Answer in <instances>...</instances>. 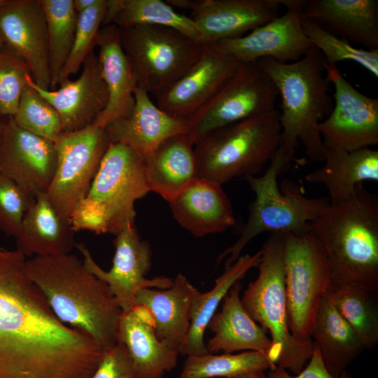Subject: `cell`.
Here are the masks:
<instances>
[{
	"label": "cell",
	"mask_w": 378,
	"mask_h": 378,
	"mask_svg": "<svg viewBox=\"0 0 378 378\" xmlns=\"http://www.w3.org/2000/svg\"><path fill=\"white\" fill-rule=\"evenodd\" d=\"M280 135L276 109L212 131L195 144L197 177L223 185L255 176L275 155Z\"/></svg>",
	"instance_id": "cell-8"
},
{
	"label": "cell",
	"mask_w": 378,
	"mask_h": 378,
	"mask_svg": "<svg viewBox=\"0 0 378 378\" xmlns=\"http://www.w3.org/2000/svg\"><path fill=\"white\" fill-rule=\"evenodd\" d=\"M12 118L21 128L53 142L63 133L62 120L57 111L27 84Z\"/></svg>",
	"instance_id": "cell-38"
},
{
	"label": "cell",
	"mask_w": 378,
	"mask_h": 378,
	"mask_svg": "<svg viewBox=\"0 0 378 378\" xmlns=\"http://www.w3.org/2000/svg\"><path fill=\"white\" fill-rule=\"evenodd\" d=\"M110 143L105 130L94 125L63 132L55 142L57 165L46 195L62 216L69 219L87 194Z\"/></svg>",
	"instance_id": "cell-12"
},
{
	"label": "cell",
	"mask_w": 378,
	"mask_h": 378,
	"mask_svg": "<svg viewBox=\"0 0 378 378\" xmlns=\"http://www.w3.org/2000/svg\"><path fill=\"white\" fill-rule=\"evenodd\" d=\"M118 29L137 86L154 96L181 77L203 47L167 27L142 24Z\"/></svg>",
	"instance_id": "cell-9"
},
{
	"label": "cell",
	"mask_w": 378,
	"mask_h": 378,
	"mask_svg": "<svg viewBox=\"0 0 378 378\" xmlns=\"http://www.w3.org/2000/svg\"><path fill=\"white\" fill-rule=\"evenodd\" d=\"M150 192L144 156L118 143H110L85 196L69 220L75 232L116 235L135 224V202Z\"/></svg>",
	"instance_id": "cell-5"
},
{
	"label": "cell",
	"mask_w": 378,
	"mask_h": 378,
	"mask_svg": "<svg viewBox=\"0 0 378 378\" xmlns=\"http://www.w3.org/2000/svg\"><path fill=\"white\" fill-rule=\"evenodd\" d=\"M331 274V284L378 289V198L363 183L348 199L329 203L311 223Z\"/></svg>",
	"instance_id": "cell-4"
},
{
	"label": "cell",
	"mask_w": 378,
	"mask_h": 378,
	"mask_svg": "<svg viewBox=\"0 0 378 378\" xmlns=\"http://www.w3.org/2000/svg\"><path fill=\"white\" fill-rule=\"evenodd\" d=\"M281 0H202L189 18L202 45L245 35L278 17Z\"/></svg>",
	"instance_id": "cell-20"
},
{
	"label": "cell",
	"mask_w": 378,
	"mask_h": 378,
	"mask_svg": "<svg viewBox=\"0 0 378 378\" xmlns=\"http://www.w3.org/2000/svg\"><path fill=\"white\" fill-rule=\"evenodd\" d=\"M25 271L61 322L104 349L117 343L122 310L108 285L83 260L71 253L36 256L26 260Z\"/></svg>",
	"instance_id": "cell-2"
},
{
	"label": "cell",
	"mask_w": 378,
	"mask_h": 378,
	"mask_svg": "<svg viewBox=\"0 0 378 378\" xmlns=\"http://www.w3.org/2000/svg\"><path fill=\"white\" fill-rule=\"evenodd\" d=\"M111 24L118 27L142 24L167 27L201 43L191 19L162 0H106L102 26Z\"/></svg>",
	"instance_id": "cell-33"
},
{
	"label": "cell",
	"mask_w": 378,
	"mask_h": 378,
	"mask_svg": "<svg viewBox=\"0 0 378 378\" xmlns=\"http://www.w3.org/2000/svg\"><path fill=\"white\" fill-rule=\"evenodd\" d=\"M284 233L272 232L263 243L258 277L241 298L252 318L269 331L272 348L270 359L278 367L298 374L310 359L311 340L295 337L288 327L284 268Z\"/></svg>",
	"instance_id": "cell-6"
},
{
	"label": "cell",
	"mask_w": 378,
	"mask_h": 378,
	"mask_svg": "<svg viewBox=\"0 0 378 378\" xmlns=\"http://www.w3.org/2000/svg\"><path fill=\"white\" fill-rule=\"evenodd\" d=\"M10 116H6L0 113V138L6 128Z\"/></svg>",
	"instance_id": "cell-47"
},
{
	"label": "cell",
	"mask_w": 378,
	"mask_h": 378,
	"mask_svg": "<svg viewBox=\"0 0 378 378\" xmlns=\"http://www.w3.org/2000/svg\"><path fill=\"white\" fill-rule=\"evenodd\" d=\"M202 1V0H165V1L173 8H176L181 10H190V13L200 6Z\"/></svg>",
	"instance_id": "cell-44"
},
{
	"label": "cell",
	"mask_w": 378,
	"mask_h": 378,
	"mask_svg": "<svg viewBox=\"0 0 378 378\" xmlns=\"http://www.w3.org/2000/svg\"><path fill=\"white\" fill-rule=\"evenodd\" d=\"M267 378H352L345 370L339 377L332 375L326 369L318 351L314 349L309 363L298 374L291 375L285 369L276 366L270 370Z\"/></svg>",
	"instance_id": "cell-43"
},
{
	"label": "cell",
	"mask_w": 378,
	"mask_h": 378,
	"mask_svg": "<svg viewBox=\"0 0 378 378\" xmlns=\"http://www.w3.org/2000/svg\"><path fill=\"white\" fill-rule=\"evenodd\" d=\"M302 27L313 47L322 54L326 64L336 65L339 62L351 61L378 78V50L354 47L311 20H302Z\"/></svg>",
	"instance_id": "cell-37"
},
{
	"label": "cell",
	"mask_w": 378,
	"mask_h": 378,
	"mask_svg": "<svg viewBox=\"0 0 378 378\" xmlns=\"http://www.w3.org/2000/svg\"><path fill=\"white\" fill-rule=\"evenodd\" d=\"M327 295L365 349L378 343L377 291L352 284H331Z\"/></svg>",
	"instance_id": "cell-34"
},
{
	"label": "cell",
	"mask_w": 378,
	"mask_h": 378,
	"mask_svg": "<svg viewBox=\"0 0 378 378\" xmlns=\"http://www.w3.org/2000/svg\"><path fill=\"white\" fill-rule=\"evenodd\" d=\"M278 90L256 62L243 64L188 120L195 144L224 126L275 110Z\"/></svg>",
	"instance_id": "cell-11"
},
{
	"label": "cell",
	"mask_w": 378,
	"mask_h": 378,
	"mask_svg": "<svg viewBox=\"0 0 378 378\" xmlns=\"http://www.w3.org/2000/svg\"><path fill=\"white\" fill-rule=\"evenodd\" d=\"M199 292L185 275L178 273L168 288L140 290L135 305L148 311L160 341L178 351L188 335L192 302Z\"/></svg>",
	"instance_id": "cell-23"
},
{
	"label": "cell",
	"mask_w": 378,
	"mask_h": 378,
	"mask_svg": "<svg viewBox=\"0 0 378 378\" xmlns=\"http://www.w3.org/2000/svg\"><path fill=\"white\" fill-rule=\"evenodd\" d=\"M169 204L176 222L197 237L223 232L235 224L222 185L205 178H196Z\"/></svg>",
	"instance_id": "cell-22"
},
{
	"label": "cell",
	"mask_w": 378,
	"mask_h": 378,
	"mask_svg": "<svg viewBox=\"0 0 378 378\" xmlns=\"http://www.w3.org/2000/svg\"><path fill=\"white\" fill-rule=\"evenodd\" d=\"M255 62L270 78L281 98L277 151L292 162H298L295 153L300 142L309 160L323 162V142L318 126L329 115L333 104L322 54L312 47L295 62L263 58Z\"/></svg>",
	"instance_id": "cell-3"
},
{
	"label": "cell",
	"mask_w": 378,
	"mask_h": 378,
	"mask_svg": "<svg viewBox=\"0 0 378 378\" xmlns=\"http://www.w3.org/2000/svg\"><path fill=\"white\" fill-rule=\"evenodd\" d=\"M233 378H267V377L264 374L263 372H255L242 374Z\"/></svg>",
	"instance_id": "cell-46"
},
{
	"label": "cell",
	"mask_w": 378,
	"mask_h": 378,
	"mask_svg": "<svg viewBox=\"0 0 378 378\" xmlns=\"http://www.w3.org/2000/svg\"><path fill=\"white\" fill-rule=\"evenodd\" d=\"M31 75L26 62L6 46L0 50V113L13 116Z\"/></svg>",
	"instance_id": "cell-40"
},
{
	"label": "cell",
	"mask_w": 378,
	"mask_h": 378,
	"mask_svg": "<svg viewBox=\"0 0 378 378\" xmlns=\"http://www.w3.org/2000/svg\"><path fill=\"white\" fill-rule=\"evenodd\" d=\"M39 1L47 24L51 88H55L71 50L78 14L73 0Z\"/></svg>",
	"instance_id": "cell-36"
},
{
	"label": "cell",
	"mask_w": 378,
	"mask_h": 378,
	"mask_svg": "<svg viewBox=\"0 0 378 378\" xmlns=\"http://www.w3.org/2000/svg\"><path fill=\"white\" fill-rule=\"evenodd\" d=\"M242 64L203 45L189 69L154 96L155 104L168 115L187 121Z\"/></svg>",
	"instance_id": "cell-18"
},
{
	"label": "cell",
	"mask_w": 378,
	"mask_h": 378,
	"mask_svg": "<svg viewBox=\"0 0 378 378\" xmlns=\"http://www.w3.org/2000/svg\"><path fill=\"white\" fill-rule=\"evenodd\" d=\"M91 378H136L132 360L122 343L117 342L104 349Z\"/></svg>",
	"instance_id": "cell-42"
},
{
	"label": "cell",
	"mask_w": 378,
	"mask_h": 378,
	"mask_svg": "<svg viewBox=\"0 0 378 378\" xmlns=\"http://www.w3.org/2000/svg\"><path fill=\"white\" fill-rule=\"evenodd\" d=\"M80 76L68 80L58 90H43L31 75L27 84L36 90L59 113L63 132H70L92 125L105 109L108 90L103 79L97 54L92 50L83 63Z\"/></svg>",
	"instance_id": "cell-19"
},
{
	"label": "cell",
	"mask_w": 378,
	"mask_h": 378,
	"mask_svg": "<svg viewBox=\"0 0 378 378\" xmlns=\"http://www.w3.org/2000/svg\"><path fill=\"white\" fill-rule=\"evenodd\" d=\"M291 165L276 152L262 176L245 178L255 193V200L239 237L218 255L217 265L225 258V267L232 265L248 242L265 232L295 234L311 232L312 221L330 202L328 197H306L302 187L289 180H284L280 189L277 176Z\"/></svg>",
	"instance_id": "cell-7"
},
{
	"label": "cell",
	"mask_w": 378,
	"mask_h": 378,
	"mask_svg": "<svg viewBox=\"0 0 378 378\" xmlns=\"http://www.w3.org/2000/svg\"><path fill=\"white\" fill-rule=\"evenodd\" d=\"M75 232L70 220L62 216L43 193L36 197L14 237L16 250L26 258L68 254L76 244Z\"/></svg>",
	"instance_id": "cell-29"
},
{
	"label": "cell",
	"mask_w": 378,
	"mask_h": 378,
	"mask_svg": "<svg viewBox=\"0 0 378 378\" xmlns=\"http://www.w3.org/2000/svg\"><path fill=\"white\" fill-rule=\"evenodd\" d=\"M115 236V253L108 271L98 265L85 244L77 243L75 246L83 255L87 269L108 285L122 312H127L135 306L136 295L140 290L168 288L173 279L146 277L151 267L152 252L149 243L141 239L135 224Z\"/></svg>",
	"instance_id": "cell-15"
},
{
	"label": "cell",
	"mask_w": 378,
	"mask_h": 378,
	"mask_svg": "<svg viewBox=\"0 0 378 378\" xmlns=\"http://www.w3.org/2000/svg\"><path fill=\"white\" fill-rule=\"evenodd\" d=\"M286 11L248 34L204 45L241 64L271 58L287 63L300 59L313 47L302 27L304 0H281Z\"/></svg>",
	"instance_id": "cell-13"
},
{
	"label": "cell",
	"mask_w": 378,
	"mask_h": 378,
	"mask_svg": "<svg viewBox=\"0 0 378 378\" xmlns=\"http://www.w3.org/2000/svg\"><path fill=\"white\" fill-rule=\"evenodd\" d=\"M144 174L150 191L168 202L197 177L195 143L188 133L162 141L144 156Z\"/></svg>",
	"instance_id": "cell-28"
},
{
	"label": "cell",
	"mask_w": 378,
	"mask_h": 378,
	"mask_svg": "<svg viewBox=\"0 0 378 378\" xmlns=\"http://www.w3.org/2000/svg\"><path fill=\"white\" fill-rule=\"evenodd\" d=\"M104 129L111 143L124 144L144 156L169 136L188 132L186 120L166 113L138 86L131 114L111 122Z\"/></svg>",
	"instance_id": "cell-21"
},
{
	"label": "cell",
	"mask_w": 378,
	"mask_h": 378,
	"mask_svg": "<svg viewBox=\"0 0 378 378\" xmlns=\"http://www.w3.org/2000/svg\"><path fill=\"white\" fill-rule=\"evenodd\" d=\"M6 47V43H5V41L4 40V38L0 32V50H2L3 48H4Z\"/></svg>",
	"instance_id": "cell-48"
},
{
	"label": "cell",
	"mask_w": 378,
	"mask_h": 378,
	"mask_svg": "<svg viewBox=\"0 0 378 378\" xmlns=\"http://www.w3.org/2000/svg\"><path fill=\"white\" fill-rule=\"evenodd\" d=\"M106 0H98L92 8L78 14L76 29L69 57L59 76L58 85L76 74L88 54L96 47L102 27Z\"/></svg>",
	"instance_id": "cell-39"
},
{
	"label": "cell",
	"mask_w": 378,
	"mask_h": 378,
	"mask_svg": "<svg viewBox=\"0 0 378 378\" xmlns=\"http://www.w3.org/2000/svg\"><path fill=\"white\" fill-rule=\"evenodd\" d=\"M323 147L324 164L306 175L305 180L323 185L330 204L348 199L356 186L365 181H378L377 150L364 148L346 151L325 142Z\"/></svg>",
	"instance_id": "cell-30"
},
{
	"label": "cell",
	"mask_w": 378,
	"mask_h": 378,
	"mask_svg": "<svg viewBox=\"0 0 378 378\" xmlns=\"http://www.w3.org/2000/svg\"><path fill=\"white\" fill-rule=\"evenodd\" d=\"M276 366L267 354L259 351L221 354L208 352L187 356L180 378H233L245 373L264 372Z\"/></svg>",
	"instance_id": "cell-35"
},
{
	"label": "cell",
	"mask_w": 378,
	"mask_h": 378,
	"mask_svg": "<svg viewBox=\"0 0 378 378\" xmlns=\"http://www.w3.org/2000/svg\"><path fill=\"white\" fill-rule=\"evenodd\" d=\"M0 32L6 46L30 69L35 84L50 90L48 37L39 0H4L0 5Z\"/></svg>",
	"instance_id": "cell-16"
},
{
	"label": "cell",
	"mask_w": 378,
	"mask_h": 378,
	"mask_svg": "<svg viewBox=\"0 0 378 378\" xmlns=\"http://www.w3.org/2000/svg\"><path fill=\"white\" fill-rule=\"evenodd\" d=\"M4 0H0V5L4 3Z\"/></svg>",
	"instance_id": "cell-49"
},
{
	"label": "cell",
	"mask_w": 378,
	"mask_h": 378,
	"mask_svg": "<svg viewBox=\"0 0 378 378\" xmlns=\"http://www.w3.org/2000/svg\"><path fill=\"white\" fill-rule=\"evenodd\" d=\"M74 7L77 14H79L94 6L98 0H73Z\"/></svg>",
	"instance_id": "cell-45"
},
{
	"label": "cell",
	"mask_w": 378,
	"mask_h": 378,
	"mask_svg": "<svg viewBox=\"0 0 378 378\" xmlns=\"http://www.w3.org/2000/svg\"><path fill=\"white\" fill-rule=\"evenodd\" d=\"M328 372L339 377L365 349L361 340L326 295L321 301L311 334Z\"/></svg>",
	"instance_id": "cell-31"
},
{
	"label": "cell",
	"mask_w": 378,
	"mask_h": 378,
	"mask_svg": "<svg viewBox=\"0 0 378 378\" xmlns=\"http://www.w3.org/2000/svg\"><path fill=\"white\" fill-rule=\"evenodd\" d=\"M303 20L368 50H378L377 0H304Z\"/></svg>",
	"instance_id": "cell-24"
},
{
	"label": "cell",
	"mask_w": 378,
	"mask_h": 378,
	"mask_svg": "<svg viewBox=\"0 0 378 378\" xmlns=\"http://www.w3.org/2000/svg\"><path fill=\"white\" fill-rule=\"evenodd\" d=\"M118 342L127 348L136 378H162L176 366L178 351L160 341L150 313L141 305L122 312Z\"/></svg>",
	"instance_id": "cell-26"
},
{
	"label": "cell",
	"mask_w": 378,
	"mask_h": 378,
	"mask_svg": "<svg viewBox=\"0 0 378 378\" xmlns=\"http://www.w3.org/2000/svg\"><path fill=\"white\" fill-rule=\"evenodd\" d=\"M36 197L13 180L0 173V230L15 237Z\"/></svg>",
	"instance_id": "cell-41"
},
{
	"label": "cell",
	"mask_w": 378,
	"mask_h": 378,
	"mask_svg": "<svg viewBox=\"0 0 378 378\" xmlns=\"http://www.w3.org/2000/svg\"><path fill=\"white\" fill-rule=\"evenodd\" d=\"M96 47L102 75L108 90V103L92 124L104 128L111 122L129 116L134 106L136 80L120 41L118 27L113 24L102 26Z\"/></svg>",
	"instance_id": "cell-25"
},
{
	"label": "cell",
	"mask_w": 378,
	"mask_h": 378,
	"mask_svg": "<svg viewBox=\"0 0 378 378\" xmlns=\"http://www.w3.org/2000/svg\"><path fill=\"white\" fill-rule=\"evenodd\" d=\"M284 268L288 323L292 335L311 340L316 312L327 295L331 274L324 250L314 234L284 233Z\"/></svg>",
	"instance_id": "cell-10"
},
{
	"label": "cell",
	"mask_w": 378,
	"mask_h": 378,
	"mask_svg": "<svg viewBox=\"0 0 378 378\" xmlns=\"http://www.w3.org/2000/svg\"><path fill=\"white\" fill-rule=\"evenodd\" d=\"M26 260L0 247V378H91L104 349L57 318Z\"/></svg>",
	"instance_id": "cell-1"
},
{
	"label": "cell",
	"mask_w": 378,
	"mask_h": 378,
	"mask_svg": "<svg viewBox=\"0 0 378 378\" xmlns=\"http://www.w3.org/2000/svg\"><path fill=\"white\" fill-rule=\"evenodd\" d=\"M261 252L253 255H240L216 279L209 291L195 295L191 309L190 325L186 340L178 350L179 354L187 356L208 353L204 335L208 325L216 314L217 307L232 286L244 277L252 268L260 263Z\"/></svg>",
	"instance_id": "cell-32"
},
{
	"label": "cell",
	"mask_w": 378,
	"mask_h": 378,
	"mask_svg": "<svg viewBox=\"0 0 378 378\" xmlns=\"http://www.w3.org/2000/svg\"><path fill=\"white\" fill-rule=\"evenodd\" d=\"M327 79L335 88V104L318 130L323 141L346 151L378 144V99L357 90L335 64L324 63Z\"/></svg>",
	"instance_id": "cell-14"
},
{
	"label": "cell",
	"mask_w": 378,
	"mask_h": 378,
	"mask_svg": "<svg viewBox=\"0 0 378 378\" xmlns=\"http://www.w3.org/2000/svg\"><path fill=\"white\" fill-rule=\"evenodd\" d=\"M241 288V284L236 282L225 295L221 310L211 319L207 328L214 336L206 344L209 353L254 351L268 355L272 340L244 307Z\"/></svg>",
	"instance_id": "cell-27"
},
{
	"label": "cell",
	"mask_w": 378,
	"mask_h": 378,
	"mask_svg": "<svg viewBox=\"0 0 378 378\" xmlns=\"http://www.w3.org/2000/svg\"><path fill=\"white\" fill-rule=\"evenodd\" d=\"M56 165L55 142L21 128L10 116L0 138V173L36 197L46 192Z\"/></svg>",
	"instance_id": "cell-17"
}]
</instances>
